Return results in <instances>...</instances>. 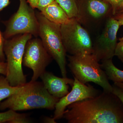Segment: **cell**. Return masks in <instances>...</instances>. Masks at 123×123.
I'll return each instance as SVG.
<instances>
[{"mask_svg":"<svg viewBox=\"0 0 123 123\" xmlns=\"http://www.w3.org/2000/svg\"><path fill=\"white\" fill-rule=\"evenodd\" d=\"M80 22L97 21L105 17L111 11V5L105 0H76Z\"/></svg>","mask_w":123,"mask_h":123,"instance_id":"obj_11","label":"cell"},{"mask_svg":"<svg viewBox=\"0 0 123 123\" xmlns=\"http://www.w3.org/2000/svg\"><path fill=\"white\" fill-rule=\"evenodd\" d=\"M7 63L5 62H0V74L6 76L7 74Z\"/></svg>","mask_w":123,"mask_h":123,"instance_id":"obj_24","label":"cell"},{"mask_svg":"<svg viewBox=\"0 0 123 123\" xmlns=\"http://www.w3.org/2000/svg\"><path fill=\"white\" fill-rule=\"evenodd\" d=\"M114 85L123 89V82H115Z\"/></svg>","mask_w":123,"mask_h":123,"instance_id":"obj_27","label":"cell"},{"mask_svg":"<svg viewBox=\"0 0 123 123\" xmlns=\"http://www.w3.org/2000/svg\"><path fill=\"white\" fill-rule=\"evenodd\" d=\"M66 12L69 18H77L78 8L76 0H55Z\"/></svg>","mask_w":123,"mask_h":123,"instance_id":"obj_16","label":"cell"},{"mask_svg":"<svg viewBox=\"0 0 123 123\" xmlns=\"http://www.w3.org/2000/svg\"><path fill=\"white\" fill-rule=\"evenodd\" d=\"M123 9V2H122V3H121V4L120 5L119 7L118 10V11H117V12L118 11H120V10H121Z\"/></svg>","mask_w":123,"mask_h":123,"instance_id":"obj_28","label":"cell"},{"mask_svg":"<svg viewBox=\"0 0 123 123\" xmlns=\"http://www.w3.org/2000/svg\"><path fill=\"white\" fill-rule=\"evenodd\" d=\"M22 86H12L5 76L0 74V102L17 92Z\"/></svg>","mask_w":123,"mask_h":123,"instance_id":"obj_15","label":"cell"},{"mask_svg":"<svg viewBox=\"0 0 123 123\" xmlns=\"http://www.w3.org/2000/svg\"><path fill=\"white\" fill-rule=\"evenodd\" d=\"M40 11L47 19L56 24L62 25L70 20L66 12L55 1Z\"/></svg>","mask_w":123,"mask_h":123,"instance_id":"obj_13","label":"cell"},{"mask_svg":"<svg viewBox=\"0 0 123 123\" xmlns=\"http://www.w3.org/2000/svg\"><path fill=\"white\" fill-rule=\"evenodd\" d=\"M52 58L44 47L40 38H33L27 43L22 64L33 72L31 81H37L46 71Z\"/></svg>","mask_w":123,"mask_h":123,"instance_id":"obj_8","label":"cell"},{"mask_svg":"<svg viewBox=\"0 0 123 123\" xmlns=\"http://www.w3.org/2000/svg\"><path fill=\"white\" fill-rule=\"evenodd\" d=\"M59 99L50 94L43 82L31 80L0 104V110L8 109L16 111L35 109L53 110Z\"/></svg>","mask_w":123,"mask_h":123,"instance_id":"obj_2","label":"cell"},{"mask_svg":"<svg viewBox=\"0 0 123 123\" xmlns=\"http://www.w3.org/2000/svg\"><path fill=\"white\" fill-rule=\"evenodd\" d=\"M119 12H123V9L121 10H120V11H118V12H117V13H119Z\"/></svg>","mask_w":123,"mask_h":123,"instance_id":"obj_29","label":"cell"},{"mask_svg":"<svg viewBox=\"0 0 123 123\" xmlns=\"http://www.w3.org/2000/svg\"><path fill=\"white\" fill-rule=\"evenodd\" d=\"M70 92L60 98L56 104L53 117L56 120L63 118L65 111L70 104L84 99L94 98L99 94V91L91 85L83 84L75 77Z\"/></svg>","mask_w":123,"mask_h":123,"instance_id":"obj_10","label":"cell"},{"mask_svg":"<svg viewBox=\"0 0 123 123\" xmlns=\"http://www.w3.org/2000/svg\"><path fill=\"white\" fill-rule=\"evenodd\" d=\"M5 39L0 30V62H5V55L4 51Z\"/></svg>","mask_w":123,"mask_h":123,"instance_id":"obj_20","label":"cell"},{"mask_svg":"<svg viewBox=\"0 0 123 123\" xmlns=\"http://www.w3.org/2000/svg\"><path fill=\"white\" fill-rule=\"evenodd\" d=\"M10 0H0V12L9 5Z\"/></svg>","mask_w":123,"mask_h":123,"instance_id":"obj_25","label":"cell"},{"mask_svg":"<svg viewBox=\"0 0 123 123\" xmlns=\"http://www.w3.org/2000/svg\"><path fill=\"white\" fill-rule=\"evenodd\" d=\"M115 56H116L123 63V40L120 41L117 43Z\"/></svg>","mask_w":123,"mask_h":123,"instance_id":"obj_21","label":"cell"},{"mask_svg":"<svg viewBox=\"0 0 123 123\" xmlns=\"http://www.w3.org/2000/svg\"><path fill=\"white\" fill-rule=\"evenodd\" d=\"M120 26L114 17L108 18L105 28L93 45V52L98 61L111 59L115 56L117 46V34Z\"/></svg>","mask_w":123,"mask_h":123,"instance_id":"obj_9","label":"cell"},{"mask_svg":"<svg viewBox=\"0 0 123 123\" xmlns=\"http://www.w3.org/2000/svg\"><path fill=\"white\" fill-rule=\"evenodd\" d=\"M108 2L111 7V12L112 15L116 14L120 5L123 2V0H105Z\"/></svg>","mask_w":123,"mask_h":123,"instance_id":"obj_19","label":"cell"},{"mask_svg":"<svg viewBox=\"0 0 123 123\" xmlns=\"http://www.w3.org/2000/svg\"><path fill=\"white\" fill-rule=\"evenodd\" d=\"M36 14L39 23L38 36L46 50L59 66L62 77H67V53L62 42L61 25L50 21L40 12Z\"/></svg>","mask_w":123,"mask_h":123,"instance_id":"obj_5","label":"cell"},{"mask_svg":"<svg viewBox=\"0 0 123 123\" xmlns=\"http://www.w3.org/2000/svg\"><path fill=\"white\" fill-rule=\"evenodd\" d=\"M101 62V68L105 72L108 80L114 82H123V71L115 66L112 59Z\"/></svg>","mask_w":123,"mask_h":123,"instance_id":"obj_14","label":"cell"},{"mask_svg":"<svg viewBox=\"0 0 123 123\" xmlns=\"http://www.w3.org/2000/svg\"><path fill=\"white\" fill-rule=\"evenodd\" d=\"M44 87L50 94L60 98L69 92V85L72 86L74 79L55 76L52 73L45 71L40 77Z\"/></svg>","mask_w":123,"mask_h":123,"instance_id":"obj_12","label":"cell"},{"mask_svg":"<svg viewBox=\"0 0 123 123\" xmlns=\"http://www.w3.org/2000/svg\"><path fill=\"white\" fill-rule=\"evenodd\" d=\"M61 31L66 53L73 55L92 54L93 44L90 36L76 18L61 25Z\"/></svg>","mask_w":123,"mask_h":123,"instance_id":"obj_6","label":"cell"},{"mask_svg":"<svg viewBox=\"0 0 123 123\" xmlns=\"http://www.w3.org/2000/svg\"><path fill=\"white\" fill-rule=\"evenodd\" d=\"M114 17L118 22L120 26H123V12H119L117 13L114 15ZM120 41L123 40V37L119 38Z\"/></svg>","mask_w":123,"mask_h":123,"instance_id":"obj_23","label":"cell"},{"mask_svg":"<svg viewBox=\"0 0 123 123\" xmlns=\"http://www.w3.org/2000/svg\"><path fill=\"white\" fill-rule=\"evenodd\" d=\"M68 66L74 77L83 84L92 82L101 86L104 91L112 92L110 84L104 70L96 57L92 54L67 55Z\"/></svg>","mask_w":123,"mask_h":123,"instance_id":"obj_3","label":"cell"},{"mask_svg":"<svg viewBox=\"0 0 123 123\" xmlns=\"http://www.w3.org/2000/svg\"><path fill=\"white\" fill-rule=\"evenodd\" d=\"M112 93L119 99L123 105V89L114 85Z\"/></svg>","mask_w":123,"mask_h":123,"instance_id":"obj_22","label":"cell"},{"mask_svg":"<svg viewBox=\"0 0 123 123\" xmlns=\"http://www.w3.org/2000/svg\"><path fill=\"white\" fill-rule=\"evenodd\" d=\"M63 118L69 123H123V105L112 93L104 91L68 106Z\"/></svg>","mask_w":123,"mask_h":123,"instance_id":"obj_1","label":"cell"},{"mask_svg":"<svg viewBox=\"0 0 123 123\" xmlns=\"http://www.w3.org/2000/svg\"><path fill=\"white\" fill-rule=\"evenodd\" d=\"M43 121L44 123H56L55 120L53 117H45L43 119Z\"/></svg>","mask_w":123,"mask_h":123,"instance_id":"obj_26","label":"cell"},{"mask_svg":"<svg viewBox=\"0 0 123 123\" xmlns=\"http://www.w3.org/2000/svg\"><path fill=\"white\" fill-rule=\"evenodd\" d=\"M19 1L17 11L5 23L6 29L3 35L5 39L24 34L38 36L39 23L34 9L26 0Z\"/></svg>","mask_w":123,"mask_h":123,"instance_id":"obj_7","label":"cell"},{"mask_svg":"<svg viewBox=\"0 0 123 123\" xmlns=\"http://www.w3.org/2000/svg\"><path fill=\"white\" fill-rule=\"evenodd\" d=\"M19 114L16 111L11 110H9L5 112H0V123L6 122L12 123Z\"/></svg>","mask_w":123,"mask_h":123,"instance_id":"obj_17","label":"cell"},{"mask_svg":"<svg viewBox=\"0 0 123 123\" xmlns=\"http://www.w3.org/2000/svg\"><path fill=\"white\" fill-rule=\"evenodd\" d=\"M27 3L33 9H37L40 11L50 4L55 0H26Z\"/></svg>","mask_w":123,"mask_h":123,"instance_id":"obj_18","label":"cell"},{"mask_svg":"<svg viewBox=\"0 0 123 123\" xmlns=\"http://www.w3.org/2000/svg\"><path fill=\"white\" fill-rule=\"evenodd\" d=\"M32 37L31 34H24L5 40L4 51L7 65L5 76L12 86H22L26 83V76L23 70V59L27 43Z\"/></svg>","mask_w":123,"mask_h":123,"instance_id":"obj_4","label":"cell"}]
</instances>
